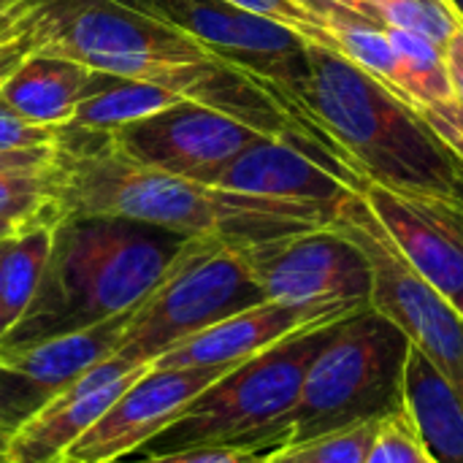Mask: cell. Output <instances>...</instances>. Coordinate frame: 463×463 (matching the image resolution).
I'll list each match as a JSON object with an SVG mask.
<instances>
[{
    "instance_id": "cell-9",
    "label": "cell",
    "mask_w": 463,
    "mask_h": 463,
    "mask_svg": "<svg viewBox=\"0 0 463 463\" xmlns=\"http://www.w3.org/2000/svg\"><path fill=\"white\" fill-rule=\"evenodd\" d=\"M117 3L193 35L225 62L260 76L263 81L285 90L304 106L312 43L298 33L225 0H117Z\"/></svg>"
},
{
    "instance_id": "cell-14",
    "label": "cell",
    "mask_w": 463,
    "mask_h": 463,
    "mask_svg": "<svg viewBox=\"0 0 463 463\" xmlns=\"http://www.w3.org/2000/svg\"><path fill=\"white\" fill-rule=\"evenodd\" d=\"M136 309L79 334L0 355V434L11 437L95 364L114 355Z\"/></svg>"
},
{
    "instance_id": "cell-17",
    "label": "cell",
    "mask_w": 463,
    "mask_h": 463,
    "mask_svg": "<svg viewBox=\"0 0 463 463\" xmlns=\"http://www.w3.org/2000/svg\"><path fill=\"white\" fill-rule=\"evenodd\" d=\"M152 364H130L106 358L81 374L65 393L52 399L22 429L8 437L11 463H62L71 445L92 429V423L149 369Z\"/></svg>"
},
{
    "instance_id": "cell-13",
    "label": "cell",
    "mask_w": 463,
    "mask_h": 463,
    "mask_svg": "<svg viewBox=\"0 0 463 463\" xmlns=\"http://www.w3.org/2000/svg\"><path fill=\"white\" fill-rule=\"evenodd\" d=\"M233 366L160 369L149 366L95 423L81 434L62 463H119L174 423L184 407L225 377Z\"/></svg>"
},
{
    "instance_id": "cell-12",
    "label": "cell",
    "mask_w": 463,
    "mask_h": 463,
    "mask_svg": "<svg viewBox=\"0 0 463 463\" xmlns=\"http://www.w3.org/2000/svg\"><path fill=\"white\" fill-rule=\"evenodd\" d=\"M106 136L128 157L201 184H212L233 157L260 138L250 125L195 100L128 122Z\"/></svg>"
},
{
    "instance_id": "cell-40",
    "label": "cell",
    "mask_w": 463,
    "mask_h": 463,
    "mask_svg": "<svg viewBox=\"0 0 463 463\" xmlns=\"http://www.w3.org/2000/svg\"><path fill=\"white\" fill-rule=\"evenodd\" d=\"M450 3H453V8L458 11V16L463 19V0H450Z\"/></svg>"
},
{
    "instance_id": "cell-22",
    "label": "cell",
    "mask_w": 463,
    "mask_h": 463,
    "mask_svg": "<svg viewBox=\"0 0 463 463\" xmlns=\"http://www.w3.org/2000/svg\"><path fill=\"white\" fill-rule=\"evenodd\" d=\"M54 225L46 222V225L27 228V231L16 233L8 244V252L3 260V277H0V328H3V336L16 326V320L24 315V309L30 307V301L38 290L43 266L49 260Z\"/></svg>"
},
{
    "instance_id": "cell-32",
    "label": "cell",
    "mask_w": 463,
    "mask_h": 463,
    "mask_svg": "<svg viewBox=\"0 0 463 463\" xmlns=\"http://www.w3.org/2000/svg\"><path fill=\"white\" fill-rule=\"evenodd\" d=\"M445 68H448V79L453 90V103H458L463 109V22L445 41Z\"/></svg>"
},
{
    "instance_id": "cell-26",
    "label": "cell",
    "mask_w": 463,
    "mask_h": 463,
    "mask_svg": "<svg viewBox=\"0 0 463 463\" xmlns=\"http://www.w3.org/2000/svg\"><path fill=\"white\" fill-rule=\"evenodd\" d=\"M377 426L380 420L320 434L307 442L285 445L269 458V463H366Z\"/></svg>"
},
{
    "instance_id": "cell-8",
    "label": "cell",
    "mask_w": 463,
    "mask_h": 463,
    "mask_svg": "<svg viewBox=\"0 0 463 463\" xmlns=\"http://www.w3.org/2000/svg\"><path fill=\"white\" fill-rule=\"evenodd\" d=\"M334 225L369 258L372 307L391 317L450 383L463 407V317L391 241L364 195L342 203Z\"/></svg>"
},
{
    "instance_id": "cell-20",
    "label": "cell",
    "mask_w": 463,
    "mask_h": 463,
    "mask_svg": "<svg viewBox=\"0 0 463 463\" xmlns=\"http://www.w3.org/2000/svg\"><path fill=\"white\" fill-rule=\"evenodd\" d=\"M184 100H187L184 95H179L168 87L152 84V81L90 71L81 98L76 103V111L65 128L111 133L128 122L152 117V114L165 111Z\"/></svg>"
},
{
    "instance_id": "cell-41",
    "label": "cell",
    "mask_w": 463,
    "mask_h": 463,
    "mask_svg": "<svg viewBox=\"0 0 463 463\" xmlns=\"http://www.w3.org/2000/svg\"><path fill=\"white\" fill-rule=\"evenodd\" d=\"M0 239H5V236H0Z\"/></svg>"
},
{
    "instance_id": "cell-4",
    "label": "cell",
    "mask_w": 463,
    "mask_h": 463,
    "mask_svg": "<svg viewBox=\"0 0 463 463\" xmlns=\"http://www.w3.org/2000/svg\"><path fill=\"white\" fill-rule=\"evenodd\" d=\"M19 5L33 52L152 81L209 109L231 68L193 35L117 0H19Z\"/></svg>"
},
{
    "instance_id": "cell-30",
    "label": "cell",
    "mask_w": 463,
    "mask_h": 463,
    "mask_svg": "<svg viewBox=\"0 0 463 463\" xmlns=\"http://www.w3.org/2000/svg\"><path fill=\"white\" fill-rule=\"evenodd\" d=\"M271 456L274 453H266V450L209 445V448H190V450H179V453H168V456H152V458L119 463H269Z\"/></svg>"
},
{
    "instance_id": "cell-1",
    "label": "cell",
    "mask_w": 463,
    "mask_h": 463,
    "mask_svg": "<svg viewBox=\"0 0 463 463\" xmlns=\"http://www.w3.org/2000/svg\"><path fill=\"white\" fill-rule=\"evenodd\" d=\"M54 217H119L255 247L290 233L326 228L339 209L220 190L144 165L106 133L60 128L49 157Z\"/></svg>"
},
{
    "instance_id": "cell-21",
    "label": "cell",
    "mask_w": 463,
    "mask_h": 463,
    "mask_svg": "<svg viewBox=\"0 0 463 463\" xmlns=\"http://www.w3.org/2000/svg\"><path fill=\"white\" fill-rule=\"evenodd\" d=\"M326 22H328V33H331L336 54H342L347 62H353L372 79L399 92L396 54L391 46L388 27L331 0L326 5Z\"/></svg>"
},
{
    "instance_id": "cell-6",
    "label": "cell",
    "mask_w": 463,
    "mask_h": 463,
    "mask_svg": "<svg viewBox=\"0 0 463 463\" xmlns=\"http://www.w3.org/2000/svg\"><path fill=\"white\" fill-rule=\"evenodd\" d=\"M410 345V336L374 307L334 323L328 342L307 369L288 423V445L404 410Z\"/></svg>"
},
{
    "instance_id": "cell-15",
    "label": "cell",
    "mask_w": 463,
    "mask_h": 463,
    "mask_svg": "<svg viewBox=\"0 0 463 463\" xmlns=\"http://www.w3.org/2000/svg\"><path fill=\"white\" fill-rule=\"evenodd\" d=\"M364 198L407 263L453 301L463 290L461 203L380 184H369Z\"/></svg>"
},
{
    "instance_id": "cell-38",
    "label": "cell",
    "mask_w": 463,
    "mask_h": 463,
    "mask_svg": "<svg viewBox=\"0 0 463 463\" xmlns=\"http://www.w3.org/2000/svg\"><path fill=\"white\" fill-rule=\"evenodd\" d=\"M0 463H11L8 461V437L0 434Z\"/></svg>"
},
{
    "instance_id": "cell-28",
    "label": "cell",
    "mask_w": 463,
    "mask_h": 463,
    "mask_svg": "<svg viewBox=\"0 0 463 463\" xmlns=\"http://www.w3.org/2000/svg\"><path fill=\"white\" fill-rule=\"evenodd\" d=\"M366 463H437L404 410L380 420Z\"/></svg>"
},
{
    "instance_id": "cell-27",
    "label": "cell",
    "mask_w": 463,
    "mask_h": 463,
    "mask_svg": "<svg viewBox=\"0 0 463 463\" xmlns=\"http://www.w3.org/2000/svg\"><path fill=\"white\" fill-rule=\"evenodd\" d=\"M225 3H233L258 16H266V19L298 33L312 46H323V49L334 52V41H331L328 22H326L328 0H225Z\"/></svg>"
},
{
    "instance_id": "cell-16",
    "label": "cell",
    "mask_w": 463,
    "mask_h": 463,
    "mask_svg": "<svg viewBox=\"0 0 463 463\" xmlns=\"http://www.w3.org/2000/svg\"><path fill=\"white\" fill-rule=\"evenodd\" d=\"M366 307L350 304H282V301H263L252 309H244L193 339L182 342L179 347L168 350L152 366L160 369H195V366H239L263 350L285 342L288 336L328 326L342 317H350Z\"/></svg>"
},
{
    "instance_id": "cell-10",
    "label": "cell",
    "mask_w": 463,
    "mask_h": 463,
    "mask_svg": "<svg viewBox=\"0 0 463 463\" xmlns=\"http://www.w3.org/2000/svg\"><path fill=\"white\" fill-rule=\"evenodd\" d=\"M269 301L372 307V266L334 222L244 247Z\"/></svg>"
},
{
    "instance_id": "cell-5",
    "label": "cell",
    "mask_w": 463,
    "mask_h": 463,
    "mask_svg": "<svg viewBox=\"0 0 463 463\" xmlns=\"http://www.w3.org/2000/svg\"><path fill=\"white\" fill-rule=\"evenodd\" d=\"M331 328L334 323L298 331L260 355L233 366L225 377L198 393L174 423H168L125 461L209 445L266 453L282 450L290 442L288 423L298 404L307 369L328 342Z\"/></svg>"
},
{
    "instance_id": "cell-33",
    "label": "cell",
    "mask_w": 463,
    "mask_h": 463,
    "mask_svg": "<svg viewBox=\"0 0 463 463\" xmlns=\"http://www.w3.org/2000/svg\"><path fill=\"white\" fill-rule=\"evenodd\" d=\"M27 35V19L19 0H0V43Z\"/></svg>"
},
{
    "instance_id": "cell-18",
    "label": "cell",
    "mask_w": 463,
    "mask_h": 463,
    "mask_svg": "<svg viewBox=\"0 0 463 463\" xmlns=\"http://www.w3.org/2000/svg\"><path fill=\"white\" fill-rule=\"evenodd\" d=\"M90 68L54 54L30 52L0 84V98L27 122L65 128L76 111Z\"/></svg>"
},
{
    "instance_id": "cell-11",
    "label": "cell",
    "mask_w": 463,
    "mask_h": 463,
    "mask_svg": "<svg viewBox=\"0 0 463 463\" xmlns=\"http://www.w3.org/2000/svg\"><path fill=\"white\" fill-rule=\"evenodd\" d=\"M212 187L342 209L345 201L364 195L369 182L331 144L260 136L214 176Z\"/></svg>"
},
{
    "instance_id": "cell-34",
    "label": "cell",
    "mask_w": 463,
    "mask_h": 463,
    "mask_svg": "<svg viewBox=\"0 0 463 463\" xmlns=\"http://www.w3.org/2000/svg\"><path fill=\"white\" fill-rule=\"evenodd\" d=\"M33 52L30 46V38L22 35L16 41H8V43H0V84L22 65V60Z\"/></svg>"
},
{
    "instance_id": "cell-3",
    "label": "cell",
    "mask_w": 463,
    "mask_h": 463,
    "mask_svg": "<svg viewBox=\"0 0 463 463\" xmlns=\"http://www.w3.org/2000/svg\"><path fill=\"white\" fill-rule=\"evenodd\" d=\"M304 106L369 184L463 206V160L423 111L342 54L309 46Z\"/></svg>"
},
{
    "instance_id": "cell-7",
    "label": "cell",
    "mask_w": 463,
    "mask_h": 463,
    "mask_svg": "<svg viewBox=\"0 0 463 463\" xmlns=\"http://www.w3.org/2000/svg\"><path fill=\"white\" fill-rule=\"evenodd\" d=\"M263 301L269 298L244 247L217 236H193L136 307L114 355L155 364L195 334Z\"/></svg>"
},
{
    "instance_id": "cell-25",
    "label": "cell",
    "mask_w": 463,
    "mask_h": 463,
    "mask_svg": "<svg viewBox=\"0 0 463 463\" xmlns=\"http://www.w3.org/2000/svg\"><path fill=\"white\" fill-rule=\"evenodd\" d=\"M366 8L383 27L420 33L442 46L463 22L450 0H366Z\"/></svg>"
},
{
    "instance_id": "cell-36",
    "label": "cell",
    "mask_w": 463,
    "mask_h": 463,
    "mask_svg": "<svg viewBox=\"0 0 463 463\" xmlns=\"http://www.w3.org/2000/svg\"><path fill=\"white\" fill-rule=\"evenodd\" d=\"M331 3H339V5H345V8H350V11H358V14L369 16L366 0H331ZM369 19H372V16H369Z\"/></svg>"
},
{
    "instance_id": "cell-29",
    "label": "cell",
    "mask_w": 463,
    "mask_h": 463,
    "mask_svg": "<svg viewBox=\"0 0 463 463\" xmlns=\"http://www.w3.org/2000/svg\"><path fill=\"white\" fill-rule=\"evenodd\" d=\"M60 128L33 125L22 119L3 98H0V155L8 152H27V149H46L54 146Z\"/></svg>"
},
{
    "instance_id": "cell-24",
    "label": "cell",
    "mask_w": 463,
    "mask_h": 463,
    "mask_svg": "<svg viewBox=\"0 0 463 463\" xmlns=\"http://www.w3.org/2000/svg\"><path fill=\"white\" fill-rule=\"evenodd\" d=\"M46 222H57L52 206L49 160L33 168L0 171V236H16Z\"/></svg>"
},
{
    "instance_id": "cell-39",
    "label": "cell",
    "mask_w": 463,
    "mask_h": 463,
    "mask_svg": "<svg viewBox=\"0 0 463 463\" xmlns=\"http://www.w3.org/2000/svg\"><path fill=\"white\" fill-rule=\"evenodd\" d=\"M450 304L456 307V312H458V315H461V317H463V290H461V293H458V296H456V298H453V301H450Z\"/></svg>"
},
{
    "instance_id": "cell-37",
    "label": "cell",
    "mask_w": 463,
    "mask_h": 463,
    "mask_svg": "<svg viewBox=\"0 0 463 463\" xmlns=\"http://www.w3.org/2000/svg\"><path fill=\"white\" fill-rule=\"evenodd\" d=\"M14 236H5L0 239V277H3V260H5V252H8V244H11ZM0 336H3V328H0Z\"/></svg>"
},
{
    "instance_id": "cell-31",
    "label": "cell",
    "mask_w": 463,
    "mask_h": 463,
    "mask_svg": "<svg viewBox=\"0 0 463 463\" xmlns=\"http://www.w3.org/2000/svg\"><path fill=\"white\" fill-rule=\"evenodd\" d=\"M429 125L439 133V138L463 160V109L458 103H439L420 109Z\"/></svg>"
},
{
    "instance_id": "cell-35",
    "label": "cell",
    "mask_w": 463,
    "mask_h": 463,
    "mask_svg": "<svg viewBox=\"0 0 463 463\" xmlns=\"http://www.w3.org/2000/svg\"><path fill=\"white\" fill-rule=\"evenodd\" d=\"M49 157H52V146H46V149H27V152H8V155H0V171L43 165Z\"/></svg>"
},
{
    "instance_id": "cell-23",
    "label": "cell",
    "mask_w": 463,
    "mask_h": 463,
    "mask_svg": "<svg viewBox=\"0 0 463 463\" xmlns=\"http://www.w3.org/2000/svg\"><path fill=\"white\" fill-rule=\"evenodd\" d=\"M388 35L396 54L399 92L418 109L450 103L453 90L445 68V46L410 30L388 27Z\"/></svg>"
},
{
    "instance_id": "cell-2",
    "label": "cell",
    "mask_w": 463,
    "mask_h": 463,
    "mask_svg": "<svg viewBox=\"0 0 463 463\" xmlns=\"http://www.w3.org/2000/svg\"><path fill=\"white\" fill-rule=\"evenodd\" d=\"M187 236L119 217H62L38 290L0 339V355L100 326L136 309Z\"/></svg>"
},
{
    "instance_id": "cell-19",
    "label": "cell",
    "mask_w": 463,
    "mask_h": 463,
    "mask_svg": "<svg viewBox=\"0 0 463 463\" xmlns=\"http://www.w3.org/2000/svg\"><path fill=\"white\" fill-rule=\"evenodd\" d=\"M404 412L437 463H463V407L450 383L410 345L404 369Z\"/></svg>"
}]
</instances>
